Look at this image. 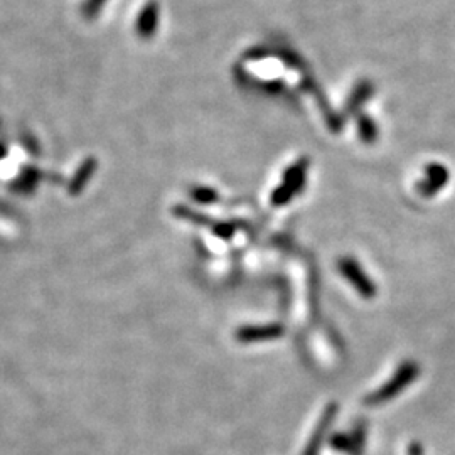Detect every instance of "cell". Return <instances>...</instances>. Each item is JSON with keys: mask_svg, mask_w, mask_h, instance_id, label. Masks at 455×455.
<instances>
[{"mask_svg": "<svg viewBox=\"0 0 455 455\" xmlns=\"http://www.w3.org/2000/svg\"><path fill=\"white\" fill-rule=\"evenodd\" d=\"M105 2H107V0H85V4H83V16H85L86 19H93V17L100 14Z\"/></svg>", "mask_w": 455, "mask_h": 455, "instance_id": "obj_3", "label": "cell"}, {"mask_svg": "<svg viewBox=\"0 0 455 455\" xmlns=\"http://www.w3.org/2000/svg\"><path fill=\"white\" fill-rule=\"evenodd\" d=\"M159 25V6L157 2H148L146 7L140 11L137 17V24H135V30H137L138 37L150 39L154 36Z\"/></svg>", "mask_w": 455, "mask_h": 455, "instance_id": "obj_1", "label": "cell"}, {"mask_svg": "<svg viewBox=\"0 0 455 455\" xmlns=\"http://www.w3.org/2000/svg\"><path fill=\"white\" fill-rule=\"evenodd\" d=\"M449 181V170L440 164H432L427 169V182H423L422 192L425 196L435 194Z\"/></svg>", "mask_w": 455, "mask_h": 455, "instance_id": "obj_2", "label": "cell"}]
</instances>
